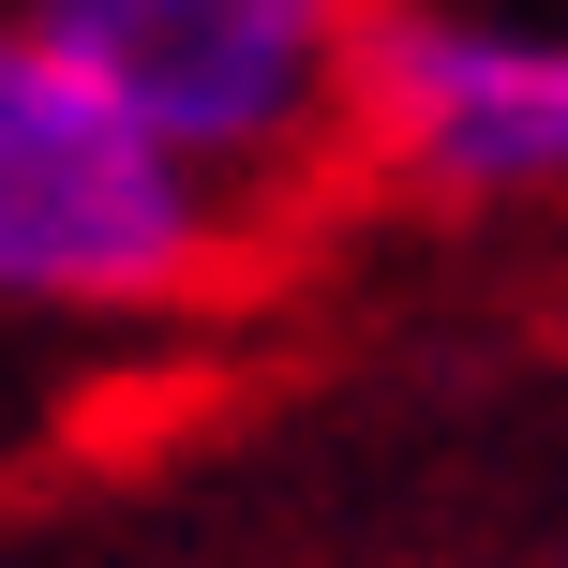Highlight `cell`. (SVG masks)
Instances as JSON below:
<instances>
[{"mask_svg":"<svg viewBox=\"0 0 568 568\" xmlns=\"http://www.w3.org/2000/svg\"><path fill=\"white\" fill-rule=\"evenodd\" d=\"M240 180L135 120L60 30H0V314H180L240 270Z\"/></svg>","mask_w":568,"mask_h":568,"instance_id":"obj_1","label":"cell"},{"mask_svg":"<svg viewBox=\"0 0 568 568\" xmlns=\"http://www.w3.org/2000/svg\"><path fill=\"white\" fill-rule=\"evenodd\" d=\"M30 30H60L135 120H165L225 180H300L359 135V0H30Z\"/></svg>","mask_w":568,"mask_h":568,"instance_id":"obj_2","label":"cell"},{"mask_svg":"<svg viewBox=\"0 0 568 568\" xmlns=\"http://www.w3.org/2000/svg\"><path fill=\"white\" fill-rule=\"evenodd\" d=\"M359 135L449 195H554L568 180V30L509 16H374Z\"/></svg>","mask_w":568,"mask_h":568,"instance_id":"obj_3","label":"cell"}]
</instances>
